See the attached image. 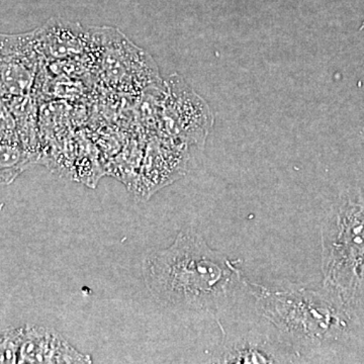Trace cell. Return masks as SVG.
I'll use <instances>...</instances> for the list:
<instances>
[{
    "instance_id": "obj_1",
    "label": "cell",
    "mask_w": 364,
    "mask_h": 364,
    "mask_svg": "<svg viewBox=\"0 0 364 364\" xmlns=\"http://www.w3.org/2000/svg\"><path fill=\"white\" fill-rule=\"evenodd\" d=\"M238 262L210 248L188 228L169 247L146 256L143 277L160 305L176 312L218 315L238 296L250 293Z\"/></svg>"
},
{
    "instance_id": "obj_2",
    "label": "cell",
    "mask_w": 364,
    "mask_h": 364,
    "mask_svg": "<svg viewBox=\"0 0 364 364\" xmlns=\"http://www.w3.org/2000/svg\"><path fill=\"white\" fill-rule=\"evenodd\" d=\"M260 315L299 356L343 343L355 324V311L325 289L291 282L270 286L249 282Z\"/></svg>"
},
{
    "instance_id": "obj_3",
    "label": "cell",
    "mask_w": 364,
    "mask_h": 364,
    "mask_svg": "<svg viewBox=\"0 0 364 364\" xmlns=\"http://www.w3.org/2000/svg\"><path fill=\"white\" fill-rule=\"evenodd\" d=\"M323 284L355 311L364 304V191H345L321 227Z\"/></svg>"
},
{
    "instance_id": "obj_4",
    "label": "cell",
    "mask_w": 364,
    "mask_h": 364,
    "mask_svg": "<svg viewBox=\"0 0 364 364\" xmlns=\"http://www.w3.org/2000/svg\"><path fill=\"white\" fill-rule=\"evenodd\" d=\"M93 45L98 50V66L105 82L121 91H139L158 79L157 66L116 28H92Z\"/></svg>"
},
{
    "instance_id": "obj_5",
    "label": "cell",
    "mask_w": 364,
    "mask_h": 364,
    "mask_svg": "<svg viewBox=\"0 0 364 364\" xmlns=\"http://www.w3.org/2000/svg\"><path fill=\"white\" fill-rule=\"evenodd\" d=\"M298 358L296 352L280 338L279 333H270L253 328L243 333H226L221 354V363H282Z\"/></svg>"
},
{
    "instance_id": "obj_6",
    "label": "cell",
    "mask_w": 364,
    "mask_h": 364,
    "mask_svg": "<svg viewBox=\"0 0 364 364\" xmlns=\"http://www.w3.org/2000/svg\"><path fill=\"white\" fill-rule=\"evenodd\" d=\"M36 32L18 36L0 33V90L25 95L32 85L37 68Z\"/></svg>"
},
{
    "instance_id": "obj_7",
    "label": "cell",
    "mask_w": 364,
    "mask_h": 364,
    "mask_svg": "<svg viewBox=\"0 0 364 364\" xmlns=\"http://www.w3.org/2000/svg\"><path fill=\"white\" fill-rule=\"evenodd\" d=\"M18 363H92L87 354L82 353L61 334L43 327L23 330Z\"/></svg>"
},
{
    "instance_id": "obj_8",
    "label": "cell",
    "mask_w": 364,
    "mask_h": 364,
    "mask_svg": "<svg viewBox=\"0 0 364 364\" xmlns=\"http://www.w3.org/2000/svg\"><path fill=\"white\" fill-rule=\"evenodd\" d=\"M38 48L53 59L77 56L91 48L92 31L85 30L78 23L52 18L35 31Z\"/></svg>"
}]
</instances>
